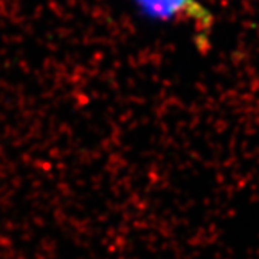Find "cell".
I'll use <instances>...</instances> for the list:
<instances>
[{
  "mask_svg": "<svg viewBox=\"0 0 259 259\" xmlns=\"http://www.w3.org/2000/svg\"><path fill=\"white\" fill-rule=\"evenodd\" d=\"M141 8L154 16H170L183 8L185 0H137Z\"/></svg>",
  "mask_w": 259,
  "mask_h": 259,
  "instance_id": "6da1fadb",
  "label": "cell"
}]
</instances>
